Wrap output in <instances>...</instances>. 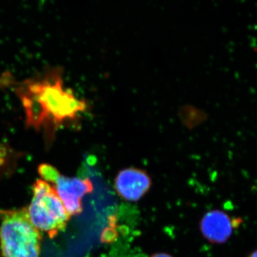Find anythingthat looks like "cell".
Instances as JSON below:
<instances>
[{
	"label": "cell",
	"instance_id": "cell-9",
	"mask_svg": "<svg viewBox=\"0 0 257 257\" xmlns=\"http://www.w3.org/2000/svg\"><path fill=\"white\" fill-rule=\"evenodd\" d=\"M248 257H257V248L256 250H254L253 252L250 253Z\"/></svg>",
	"mask_w": 257,
	"mask_h": 257
},
{
	"label": "cell",
	"instance_id": "cell-4",
	"mask_svg": "<svg viewBox=\"0 0 257 257\" xmlns=\"http://www.w3.org/2000/svg\"><path fill=\"white\" fill-rule=\"evenodd\" d=\"M38 172L43 180L53 184L69 215L77 216L82 212L83 197L93 191L89 179L66 177L49 164L39 166Z\"/></svg>",
	"mask_w": 257,
	"mask_h": 257
},
{
	"label": "cell",
	"instance_id": "cell-3",
	"mask_svg": "<svg viewBox=\"0 0 257 257\" xmlns=\"http://www.w3.org/2000/svg\"><path fill=\"white\" fill-rule=\"evenodd\" d=\"M32 191L33 196L28 207L30 220L41 232L54 238L66 229L71 216L52 184L37 179Z\"/></svg>",
	"mask_w": 257,
	"mask_h": 257
},
{
	"label": "cell",
	"instance_id": "cell-2",
	"mask_svg": "<svg viewBox=\"0 0 257 257\" xmlns=\"http://www.w3.org/2000/svg\"><path fill=\"white\" fill-rule=\"evenodd\" d=\"M42 241V232L30 220L28 207L0 210L3 257H40Z\"/></svg>",
	"mask_w": 257,
	"mask_h": 257
},
{
	"label": "cell",
	"instance_id": "cell-1",
	"mask_svg": "<svg viewBox=\"0 0 257 257\" xmlns=\"http://www.w3.org/2000/svg\"><path fill=\"white\" fill-rule=\"evenodd\" d=\"M62 67H47L41 74L22 82H15L10 77L6 87H13L17 95L26 96L37 101L44 116V139L47 148H50L56 133L66 122L78 121L80 114L88 109V103L79 99L71 89H64Z\"/></svg>",
	"mask_w": 257,
	"mask_h": 257
},
{
	"label": "cell",
	"instance_id": "cell-7",
	"mask_svg": "<svg viewBox=\"0 0 257 257\" xmlns=\"http://www.w3.org/2000/svg\"><path fill=\"white\" fill-rule=\"evenodd\" d=\"M20 155L21 154L15 152L8 143L0 140V166L14 162Z\"/></svg>",
	"mask_w": 257,
	"mask_h": 257
},
{
	"label": "cell",
	"instance_id": "cell-5",
	"mask_svg": "<svg viewBox=\"0 0 257 257\" xmlns=\"http://www.w3.org/2000/svg\"><path fill=\"white\" fill-rule=\"evenodd\" d=\"M152 180L146 171L128 167L119 171L114 179V188L121 199L138 202L149 192Z\"/></svg>",
	"mask_w": 257,
	"mask_h": 257
},
{
	"label": "cell",
	"instance_id": "cell-8",
	"mask_svg": "<svg viewBox=\"0 0 257 257\" xmlns=\"http://www.w3.org/2000/svg\"><path fill=\"white\" fill-rule=\"evenodd\" d=\"M150 257H174L172 255L169 254V253L161 252L155 253V254L152 255Z\"/></svg>",
	"mask_w": 257,
	"mask_h": 257
},
{
	"label": "cell",
	"instance_id": "cell-6",
	"mask_svg": "<svg viewBox=\"0 0 257 257\" xmlns=\"http://www.w3.org/2000/svg\"><path fill=\"white\" fill-rule=\"evenodd\" d=\"M241 223L240 218L233 219L224 211L214 209L206 213L200 221V231L206 239L214 243H224L229 240L234 229Z\"/></svg>",
	"mask_w": 257,
	"mask_h": 257
}]
</instances>
